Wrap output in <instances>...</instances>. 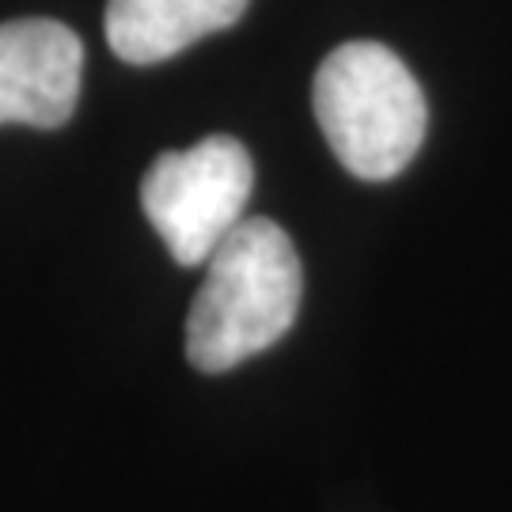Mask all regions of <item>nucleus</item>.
Returning <instances> with one entry per match:
<instances>
[{
    "instance_id": "obj_3",
    "label": "nucleus",
    "mask_w": 512,
    "mask_h": 512,
    "mask_svg": "<svg viewBox=\"0 0 512 512\" xmlns=\"http://www.w3.org/2000/svg\"><path fill=\"white\" fill-rule=\"evenodd\" d=\"M255 190L251 152L236 137H205L194 148L164 152L145 171L141 209L179 266H205Z\"/></svg>"
},
{
    "instance_id": "obj_2",
    "label": "nucleus",
    "mask_w": 512,
    "mask_h": 512,
    "mask_svg": "<svg viewBox=\"0 0 512 512\" xmlns=\"http://www.w3.org/2000/svg\"><path fill=\"white\" fill-rule=\"evenodd\" d=\"M311 103L338 164L365 183H387L406 171L429 126L414 73L380 42L330 50L315 73Z\"/></svg>"
},
{
    "instance_id": "obj_4",
    "label": "nucleus",
    "mask_w": 512,
    "mask_h": 512,
    "mask_svg": "<svg viewBox=\"0 0 512 512\" xmlns=\"http://www.w3.org/2000/svg\"><path fill=\"white\" fill-rule=\"evenodd\" d=\"M80 73L84 46L65 23H0V126H65L80 99Z\"/></svg>"
},
{
    "instance_id": "obj_1",
    "label": "nucleus",
    "mask_w": 512,
    "mask_h": 512,
    "mask_svg": "<svg viewBox=\"0 0 512 512\" xmlns=\"http://www.w3.org/2000/svg\"><path fill=\"white\" fill-rule=\"evenodd\" d=\"M304 270L289 232L243 217L205 258V281L186 315V357L198 372H228L277 346L296 323Z\"/></svg>"
},
{
    "instance_id": "obj_5",
    "label": "nucleus",
    "mask_w": 512,
    "mask_h": 512,
    "mask_svg": "<svg viewBox=\"0 0 512 512\" xmlns=\"http://www.w3.org/2000/svg\"><path fill=\"white\" fill-rule=\"evenodd\" d=\"M251 0H110L107 42L129 65H156L198 38L228 31Z\"/></svg>"
}]
</instances>
